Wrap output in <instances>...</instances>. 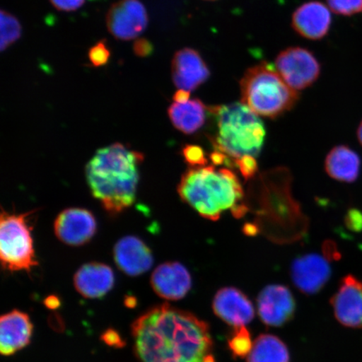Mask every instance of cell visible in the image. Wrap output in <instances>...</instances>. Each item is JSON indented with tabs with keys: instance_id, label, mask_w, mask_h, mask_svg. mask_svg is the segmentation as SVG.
Returning <instances> with one entry per match:
<instances>
[{
	"instance_id": "cell-1",
	"label": "cell",
	"mask_w": 362,
	"mask_h": 362,
	"mask_svg": "<svg viewBox=\"0 0 362 362\" xmlns=\"http://www.w3.org/2000/svg\"><path fill=\"white\" fill-rule=\"evenodd\" d=\"M131 332L140 362H216L209 325L168 304L140 315Z\"/></svg>"
},
{
	"instance_id": "cell-2",
	"label": "cell",
	"mask_w": 362,
	"mask_h": 362,
	"mask_svg": "<svg viewBox=\"0 0 362 362\" xmlns=\"http://www.w3.org/2000/svg\"><path fill=\"white\" fill-rule=\"evenodd\" d=\"M143 153L120 143L99 148L86 167L90 192L108 214L133 205L137 194Z\"/></svg>"
},
{
	"instance_id": "cell-3",
	"label": "cell",
	"mask_w": 362,
	"mask_h": 362,
	"mask_svg": "<svg viewBox=\"0 0 362 362\" xmlns=\"http://www.w3.org/2000/svg\"><path fill=\"white\" fill-rule=\"evenodd\" d=\"M177 191L181 200L208 220L217 221L228 210L237 218L248 211L242 184L230 169L216 170L214 165L189 168Z\"/></svg>"
},
{
	"instance_id": "cell-4",
	"label": "cell",
	"mask_w": 362,
	"mask_h": 362,
	"mask_svg": "<svg viewBox=\"0 0 362 362\" xmlns=\"http://www.w3.org/2000/svg\"><path fill=\"white\" fill-rule=\"evenodd\" d=\"M216 121V132L211 139L216 151L233 162L246 156L257 157L264 146L265 127L259 115L243 103H232L209 107Z\"/></svg>"
},
{
	"instance_id": "cell-5",
	"label": "cell",
	"mask_w": 362,
	"mask_h": 362,
	"mask_svg": "<svg viewBox=\"0 0 362 362\" xmlns=\"http://www.w3.org/2000/svg\"><path fill=\"white\" fill-rule=\"evenodd\" d=\"M240 89L242 103L257 115L269 119L292 110L298 100L296 90L268 62L248 68L240 81Z\"/></svg>"
},
{
	"instance_id": "cell-6",
	"label": "cell",
	"mask_w": 362,
	"mask_h": 362,
	"mask_svg": "<svg viewBox=\"0 0 362 362\" xmlns=\"http://www.w3.org/2000/svg\"><path fill=\"white\" fill-rule=\"evenodd\" d=\"M35 211L16 214L1 212L0 216V259L4 269L30 272L38 265L28 217Z\"/></svg>"
},
{
	"instance_id": "cell-7",
	"label": "cell",
	"mask_w": 362,
	"mask_h": 362,
	"mask_svg": "<svg viewBox=\"0 0 362 362\" xmlns=\"http://www.w3.org/2000/svg\"><path fill=\"white\" fill-rule=\"evenodd\" d=\"M276 70L289 87L300 90L310 87L320 75V65L313 53L302 47L284 49L276 58Z\"/></svg>"
},
{
	"instance_id": "cell-8",
	"label": "cell",
	"mask_w": 362,
	"mask_h": 362,
	"mask_svg": "<svg viewBox=\"0 0 362 362\" xmlns=\"http://www.w3.org/2000/svg\"><path fill=\"white\" fill-rule=\"evenodd\" d=\"M107 27L117 40H131L146 29L148 13L139 0H119L107 13Z\"/></svg>"
},
{
	"instance_id": "cell-9",
	"label": "cell",
	"mask_w": 362,
	"mask_h": 362,
	"mask_svg": "<svg viewBox=\"0 0 362 362\" xmlns=\"http://www.w3.org/2000/svg\"><path fill=\"white\" fill-rule=\"evenodd\" d=\"M95 216L83 208H68L59 214L54 223L57 238L66 245H84L97 233Z\"/></svg>"
},
{
	"instance_id": "cell-10",
	"label": "cell",
	"mask_w": 362,
	"mask_h": 362,
	"mask_svg": "<svg viewBox=\"0 0 362 362\" xmlns=\"http://www.w3.org/2000/svg\"><path fill=\"white\" fill-rule=\"evenodd\" d=\"M339 323L351 329H362V281L354 275L345 276L330 300Z\"/></svg>"
},
{
	"instance_id": "cell-11",
	"label": "cell",
	"mask_w": 362,
	"mask_h": 362,
	"mask_svg": "<svg viewBox=\"0 0 362 362\" xmlns=\"http://www.w3.org/2000/svg\"><path fill=\"white\" fill-rule=\"evenodd\" d=\"M257 311L261 320L269 327H279L293 319L296 300L284 285L267 286L257 297Z\"/></svg>"
},
{
	"instance_id": "cell-12",
	"label": "cell",
	"mask_w": 362,
	"mask_h": 362,
	"mask_svg": "<svg viewBox=\"0 0 362 362\" xmlns=\"http://www.w3.org/2000/svg\"><path fill=\"white\" fill-rule=\"evenodd\" d=\"M172 79L179 89L192 92L209 79L211 71L196 49L184 48L175 54L171 64Z\"/></svg>"
},
{
	"instance_id": "cell-13",
	"label": "cell",
	"mask_w": 362,
	"mask_h": 362,
	"mask_svg": "<svg viewBox=\"0 0 362 362\" xmlns=\"http://www.w3.org/2000/svg\"><path fill=\"white\" fill-rule=\"evenodd\" d=\"M212 309L217 317L235 328L245 327L255 315V307L246 294L232 287L216 293Z\"/></svg>"
},
{
	"instance_id": "cell-14",
	"label": "cell",
	"mask_w": 362,
	"mask_h": 362,
	"mask_svg": "<svg viewBox=\"0 0 362 362\" xmlns=\"http://www.w3.org/2000/svg\"><path fill=\"white\" fill-rule=\"evenodd\" d=\"M332 276L329 261L318 255L298 257L291 266V278L298 291L305 294L318 293Z\"/></svg>"
},
{
	"instance_id": "cell-15",
	"label": "cell",
	"mask_w": 362,
	"mask_h": 362,
	"mask_svg": "<svg viewBox=\"0 0 362 362\" xmlns=\"http://www.w3.org/2000/svg\"><path fill=\"white\" fill-rule=\"evenodd\" d=\"M151 285L157 294L166 300H179L191 291L192 280L185 267L178 262L158 266L151 276Z\"/></svg>"
},
{
	"instance_id": "cell-16",
	"label": "cell",
	"mask_w": 362,
	"mask_h": 362,
	"mask_svg": "<svg viewBox=\"0 0 362 362\" xmlns=\"http://www.w3.org/2000/svg\"><path fill=\"white\" fill-rule=\"evenodd\" d=\"M113 257L119 269L133 277L146 273L153 262L151 248L141 239L134 236L121 238L115 244Z\"/></svg>"
},
{
	"instance_id": "cell-17",
	"label": "cell",
	"mask_w": 362,
	"mask_h": 362,
	"mask_svg": "<svg viewBox=\"0 0 362 362\" xmlns=\"http://www.w3.org/2000/svg\"><path fill=\"white\" fill-rule=\"evenodd\" d=\"M33 325L28 315L13 310L0 319V352L12 356L28 346L33 337Z\"/></svg>"
},
{
	"instance_id": "cell-18",
	"label": "cell",
	"mask_w": 362,
	"mask_h": 362,
	"mask_svg": "<svg viewBox=\"0 0 362 362\" xmlns=\"http://www.w3.org/2000/svg\"><path fill=\"white\" fill-rule=\"evenodd\" d=\"M332 20V13L324 4L310 1L294 11L292 26L302 37L317 40L328 34Z\"/></svg>"
},
{
	"instance_id": "cell-19",
	"label": "cell",
	"mask_w": 362,
	"mask_h": 362,
	"mask_svg": "<svg viewBox=\"0 0 362 362\" xmlns=\"http://www.w3.org/2000/svg\"><path fill=\"white\" fill-rule=\"evenodd\" d=\"M115 276L111 267L101 262H89L81 267L74 275V286L81 296L101 298L111 291Z\"/></svg>"
},
{
	"instance_id": "cell-20",
	"label": "cell",
	"mask_w": 362,
	"mask_h": 362,
	"mask_svg": "<svg viewBox=\"0 0 362 362\" xmlns=\"http://www.w3.org/2000/svg\"><path fill=\"white\" fill-rule=\"evenodd\" d=\"M361 160L356 151L346 146L334 147L325 158L327 173L341 182L352 183L358 179Z\"/></svg>"
},
{
	"instance_id": "cell-21",
	"label": "cell",
	"mask_w": 362,
	"mask_h": 362,
	"mask_svg": "<svg viewBox=\"0 0 362 362\" xmlns=\"http://www.w3.org/2000/svg\"><path fill=\"white\" fill-rule=\"evenodd\" d=\"M208 112L209 107L197 98L183 103L174 102L168 108L172 124L185 134H193L200 130L206 123Z\"/></svg>"
},
{
	"instance_id": "cell-22",
	"label": "cell",
	"mask_w": 362,
	"mask_h": 362,
	"mask_svg": "<svg viewBox=\"0 0 362 362\" xmlns=\"http://www.w3.org/2000/svg\"><path fill=\"white\" fill-rule=\"evenodd\" d=\"M286 345L273 334H261L253 343L247 362H289Z\"/></svg>"
},
{
	"instance_id": "cell-23",
	"label": "cell",
	"mask_w": 362,
	"mask_h": 362,
	"mask_svg": "<svg viewBox=\"0 0 362 362\" xmlns=\"http://www.w3.org/2000/svg\"><path fill=\"white\" fill-rule=\"evenodd\" d=\"M253 344L251 334L245 327H237L235 329L232 337L228 339V347L235 357L247 356L250 354Z\"/></svg>"
},
{
	"instance_id": "cell-24",
	"label": "cell",
	"mask_w": 362,
	"mask_h": 362,
	"mask_svg": "<svg viewBox=\"0 0 362 362\" xmlns=\"http://www.w3.org/2000/svg\"><path fill=\"white\" fill-rule=\"evenodd\" d=\"M21 35V25L19 21L10 13L1 11V51L19 40Z\"/></svg>"
},
{
	"instance_id": "cell-25",
	"label": "cell",
	"mask_w": 362,
	"mask_h": 362,
	"mask_svg": "<svg viewBox=\"0 0 362 362\" xmlns=\"http://www.w3.org/2000/svg\"><path fill=\"white\" fill-rule=\"evenodd\" d=\"M328 6L337 15L351 16L362 12V0H327Z\"/></svg>"
},
{
	"instance_id": "cell-26",
	"label": "cell",
	"mask_w": 362,
	"mask_h": 362,
	"mask_svg": "<svg viewBox=\"0 0 362 362\" xmlns=\"http://www.w3.org/2000/svg\"><path fill=\"white\" fill-rule=\"evenodd\" d=\"M182 156L185 162L189 165V168L206 166L207 164L208 160L205 151L200 146L187 144L182 148Z\"/></svg>"
},
{
	"instance_id": "cell-27",
	"label": "cell",
	"mask_w": 362,
	"mask_h": 362,
	"mask_svg": "<svg viewBox=\"0 0 362 362\" xmlns=\"http://www.w3.org/2000/svg\"><path fill=\"white\" fill-rule=\"evenodd\" d=\"M88 57L90 63L94 66L100 67L106 65L110 57V51L107 48L106 42L100 40L90 49Z\"/></svg>"
},
{
	"instance_id": "cell-28",
	"label": "cell",
	"mask_w": 362,
	"mask_h": 362,
	"mask_svg": "<svg viewBox=\"0 0 362 362\" xmlns=\"http://www.w3.org/2000/svg\"><path fill=\"white\" fill-rule=\"evenodd\" d=\"M234 166L241 172L244 179L248 180L253 177L259 170L256 157L251 156H246L238 158L234 161Z\"/></svg>"
},
{
	"instance_id": "cell-29",
	"label": "cell",
	"mask_w": 362,
	"mask_h": 362,
	"mask_svg": "<svg viewBox=\"0 0 362 362\" xmlns=\"http://www.w3.org/2000/svg\"><path fill=\"white\" fill-rule=\"evenodd\" d=\"M345 224L346 228L352 232L360 233L362 230V212L356 209V208H351L348 210L345 216Z\"/></svg>"
},
{
	"instance_id": "cell-30",
	"label": "cell",
	"mask_w": 362,
	"mask_h": 362,
	"mask_svg": "<svg viewBox=\"0 0 362 362\" xmlns=\"http://www.w3.org/2000/svg\"><path fill=\"white\" fill-rule=\"evenodd\" d=\"M52 6L61 11H74L78 10L85 0H49Z\"/></svg>"
},
{
	"instance_id": "cell-31",
	"label": "cell",
	"mask_w": 362,
	"mask_h": 362,
	"mask_svg": "<svg viewBox=\"0 0 362 362\" xmlns=\"http://www.w3.org/2000/svg\"><path fill=\"white\" fill-rule=\"evenodd\" d=\"M153 51V45L147 39H139L134 44V52L137 57H147L151 55Z\"/></svg>"
},
{
	"instance_id": "cell-32",
	"label": "cell",
	"mask_w": 362,
	"mask_h": 362,
	"mask_svg": "<svg viewBox=\"0 0 362 362\" xmlns=\"http://www.w3.org/2000/svg\"><path fill=\"white\" fill-rule=\"evenodd\" d=\"M323 253L325 259L329 262L341 259V253L339 252L337 243L332 240L325 241L323 244Z\"/></svg>"
},
{
	"instance_id": "cell-33",
	"label": "cell",
	"mask_w": 362,
	"mask_h": 362,
	"mask_svg": "<svg viewBox=\"0 0 362 362\" xmlns=\"http://www.w3.org/2000/svg\"><path fill=\"white\" fill-rule=\"evenodd\" d=\"M102 339L107 345L113 347H123L125 345L124 341L120 334L115 329H108L102 334Z\"/></svg>"
},
{
	"instance_id": "cell-34",
	"label": "cell",
	"mask_w": 362,
	"mask_h": 362,
	"mask_svg": "<svg viewBox=\"0 0 362 362\" xmlns=\"http://www.w3.org/2000/svg\"><path fill=\"white\" fill-rule=\"evenodd\" d=\"M191 92L184 89H179L174 95L173 99L175 103H183L189 100Z\"/></svg>"
},
{
	"instance_id": "cell-35",
	"label": "cell",
	"mask_w": 362,
	"mask_h": 362,
	"mask_svg": "<svg viewBox=\"0 0 362 362\" xmlns=\"http://www.w3.org/2000/svg\"><path fill=\"white\" fill-rule=\"evenodd\" d=\"M45 305L49 308V309H57L60 306L61 303L59 298L56 296H49L45 300Z\"/></svg>"
},
{
	"instance_id": "cell-36",
	"label": "cell",
	"mask_w": 362,
	"mask_h": 362,
	"mask_svg": "<svg viewBox=\"0 0 362 362\" xmlns=\"http://www.w3.org/2000/svg\"><path fill=\"white\" fill-rule=\"evenodd\" d=\"M244 232L248 235H256L257 233V228L255 225L247 224L244 226Z\"/></svg>"
},
{
	"instance_id": "cell-37",
	"label": "cell",
	"mask_w": 362,
	"mask_h": 362,
	"mask_svg": "<svg viewBox=\"0 0 362 362\" xmlns=\"http://www.w3.org/2000/svg\"><path fill=\"white\" fill-rule=\"evenodd\" d=\"M357 139H358L359 143L362 146V120L358 126V129H357Z\"/></svg>"
},
{
	"instance_id": "cell-38",
	"label": "cell",
	"mask_w": 362,
	"mask_h": 362,
	"mask_svg": "<svg viewBox=\"0 0 362 362\" xmlns=\"http://www.w3.org/2000/svg\"><path fill=\"white\" fill-rule=\"evenodd\" d=\"M210 1H214V0H210Z\"/></svg>"
}]
</instances>
